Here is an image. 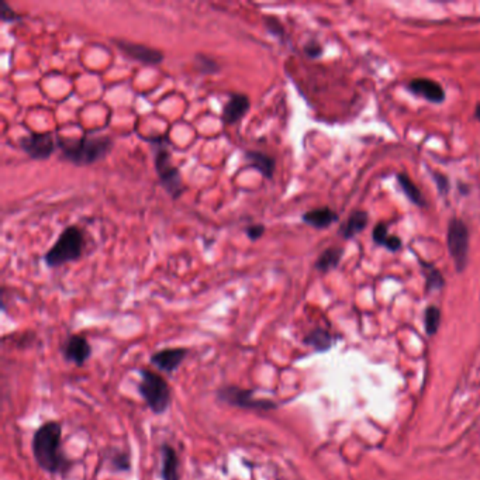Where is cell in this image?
<instances>
[{
  "instance_id": "6da1fadb",
  "label": "cell",
  "mask_w": 480,
  "mask_h": 480,
  "mask_svg": "<svg viewBox=\"0 0 480 480\" xmlns=\"http://www.w3.org/2000/svg\"><path fill=\"white\" fill-rule=\"evenodd\" d=\"M33 455L38 466L48 473H65L71 462L62 452V425L48 421L39 427L33 436Z\"/></svg>"
},
{
  "instance_id": "7a4b0ae2",
  "label": "cell",
  "mask_w": 480,
  "mask_h": 480,
  "mask_svg": "<svg viewBox=\"0 0 480 480\" xmlns=\"http://www.w3.org/2000/svg\"><path fill=\"white\" fill-rule=\"evenodd\" d=\"M57 148L62 159L75 167H88L96 164L107 156L113 148V140L107 136L81 138H65L57 136Z\"/></svg>"
},
{
  "instance_id": "3957f363",
  "label": "cell",
  "mask_w": 480,
  "mask_h": 480,
  "mask_svg": "<svg viewBox=\"0 0 480 480\" xmlns=\"http://www.w3.org/2000/svg\"><path fill=\"white\" fill-rule=\"evenodd\" d=\"M148 141L152 144L151 148L154 152V165L158 174L159 185L165 189V192L174 200L179 199L185 187H183L182 175L172 163V155L168 149V142H169L168 136L148 138Z\"/></svg>"
},
{
  "instance_id": "277c9868",
  "label": "cell",
  "mask_w": 480,
  "mask_h": 480,
  "mask_svg": "<svg viewBox=\"0 0 480 480\" xmlns=\"http://www.w3.org/2000/svg\"><path fill=\"white\" fill-rule=\"evenodd\" d=\"M85 239L82 231L77 227L65 228L55 244L44 255V262L50 268H58L68 262L77 261L82 257Z\"/></svg>"
},
{
  "instance_id": "5b68a950",
  "label": "cell",
  "mask_w": 480,
  "mask_h": 480,
  "mask_svg": "<svg viewBox=\"0 0 480 480\" xmlns=\"http://www.w3.org/2000/svg\"><path fill=\"white\" fill-rule=\"evenodd\" d=\"M138 391L154 414H164L171 406V387L168 382L149 369H141Z\"/></svg>"
},
{
  "instance_id": "8992f818",
  "label": "cell",
  "mask_w": 480,
  "mask_h": 480,
  "mask_svg": "<svg viewBox=\"0 0 480 480\" xmlns=\"http://www.w3.org/2000/svg\"><path fill=\"white\" fill-rule=\"evenodd\" d=\"M219 400L232 407L244 409V410H257V412H270L277 407L276 403L268 398H257L255 390L243 389L238 386H223L217 391Z\"/></svg>"
},
{
  "instance_id": "52a82bcc",
  "label": "cell",
  "mask_w": 480,
  "mask_h": 480,
  "mask_svg": "<svg viewBox=\"0 0 480 480\" xmlns=\"http://www.w3.org/2000/svg\"><path fill=\"white\" fill-rule=\"evenodd\" d=\"M448 251L455 262L458 272H463L468 265L469 255V230L461 219H452L448 224L447 234Z\"/></svg>"
},
{
  "instance_id": "ba28073f",
  "label": "cell",
  "mask_w": 480,
  "mask_h": 480,
  "mask_svg": "<svg viewBox=\"0 0 480 480\" xmlns=\"http://www.w3.org/2000/svg\"><path fill=\"white\" fill-rule=\"evenodd\" d=\"M20 147L34 161H44L58 149L57 136L53 133H31L20 140Z\"/></svg>"
},
{
  "instance_id": "9c48e42d",
  "label": "cell",
  "mask_w": 480,
  "mask_h": 480,
  "mask_svg": "<svg viewBox=\"0 0 480 480\" xmlns=\"http://www.w3.org/2000/svg\"><path fill=\"white\" fill-rule=\"evenodd\" d=\"M114 44L129 58L138 61L142 65L154 66V65H159L164 61V54L159 50H155L142 44L130 43V41H126V39H114Z\"/></svg>"
},
{
  "instance_id": "30bf717a",
  "label": "cell",
  "mask_w": 480,
  "mask_h": 480,
  "mask_svg": "<svg viewBox=\"0 0 480 480\" xmlns=\"http://www.w3.org/2000/svg\"><path fill=\"white\" fill-rule=\"evenodd\" d=\"M62 352L68 362L75 364L76 367H82L92 355V347L84 335L75 334L65 341Z\"/></svg>"
},
{
  "instance_id": "8fae6325",
  "label": "cell",
  "mask_w": 480,
  "mask_h": 480,
  "mask_svg": "<svg viewBox=\"0 0 480 480\" xmlns=\"http://www.w3.org/2000/svg\"><path fill=\"white\" fill-rule=\"evenodd\" d=\"M187 352L189 351L186 348H167L163 351H158L151 356V364L156 367L159 371L174 373L185 361Z\"/></svg>"
},
{
  "instance_id": "7c38bea8",
  "label": "cell",
  "mask_w": 480,
  "mask_h": 480,
  "mask_svg": "<svg viewBox=\"0 0 480 480\" xmlns=\"http://www.w3.org/2000/svg\"><path fill=\"white\" fill-rule=\"evenodd\" d=\"M250 107H251V102L247 95L232 93L223 109V114H221L223 124L232 126L238 123L239 120L246 117Z\"/></svg>"
},
{
  "instance_id": "4fadbf2b",
  "label": "cell",
  "mask_w": 480,
  "mask_h": 480,
  "mask_svg": "<svg viewBox=\"0 0 480 480\" xmlns=\"http://www.w3.org/2000/svg\"><path fill=\"white\" fill-rule=\"evenodd\" d=\"M409 89L412 93L418 95L432 103H441L445 99V92L443 86L427 77L413 79V81L409 84Z\"/></svg>"
},
{
  "instance_id": "5bb4252c",
  "label": "cell",
  "mask_w": 480,
  "mask_h": 480,
  "mask_svg": "<svg viewBox=\"0 0 480 480\" xmlns=\"http://www.w3.org/2000/svg\"><path fill=\"white\" fill-rule=\"evenodd\" d=\"M161 470L159 476L163 480H181L179 473V456L176 451L169 444H163L161 450Z\"/></svg>"
},
{
  "instance_id": "9a60e30c",
  "label": "cell",
  "mask_w": 480,
  "mask_h": 480,
  "mask_svg": "<svg viewBox=\"0 0 480 480\" xmlns=\"http://www.w3.org/2000/svg\"><path fill=\"white\" fill-rule=\"evenodd\" d=\"M247 163H250V167L259 171L261 175L266 179H272L276 169V161L268 154H264L261 151H247L246 152Z\"/></svg>"
},
{
  "instance_id": "2e32d148",
  "label": "cell",
  "mask_w": 480,
  "mask_h": 480,
  "mask_svg": "<svg viewBox=\"0 0 480 480\" xmlns=\"http://www.w3.org/2000/svg\"><path fill=\"white\" fill-rule=\"evenodd\" d=\"M302 219L306 224H308L314 228L322 230V228H327L333 223H335L338 220V216L330 207H320V209L306 212Z\"/></svg>"
},
{
  "instance_id": "e0dca14e",
  "label": "cell",
  "mask_w": 480,
  "mask_h": 480,
  "mask_svg": "<svg viewBox=\"0 0 480 480\" xmlns=\"http://www.w3.org/2000/svg\"><path fill=\"white\" fill-rule=\"evenodd\" d=\"M368 213L367 212H355L351 214V217L348 219V221L344 224V227L341 228V234L345 239H349L352 237H355L356 234H359L361 231H364V228L368 224Z\"/></svg>"
},
{
  "instance_id": "ac0fdd59",
  "label": "cell",
  "mask_w": 480,
  "mask_h": 480,
  "mask_svg": "<svg viewBox=\"0 0 480 480\" xmlns=\"http://www.w3.org/2000/svg\"><path fill=\"white\" fill-rule=\"evenodd\" d=\"M344 251L341 248H329L326 250L322 255L318 257L317 262H315V269L320 272H330L333 269H335L341 261Z\"/></svg>"
},
{
  "instance_id": "d6986e66",
  "label": "cell",
  "mask_w": 480,
  "mask_h": 480,
  "mask_svg": "<svg viewBox=\"0 0 480 480\" xmlns=\"http://www.w3.org/2000/svg\"><path fill=\"white\" fill-rule=\"evenodd\" d=\"M397 182L400 185V187L403 189L405 194L410 199V202L417 205V206H425V200L421 194V192L418 190V187L414 185V182L406 175V174H398L397 175Z\"/></svg>"
},
{
  "instance_id": "ffe728a7",
  "label": "cell",
  "mask_w": 480,
  "mask_h": 480,
  "mask_svg": "<svg viewBox=\"0 0 480 480\" xmlns=\"http://www.w3.org/2000/svg\"><path fill=\"white\" fill-rule=\"evenodd\" d=\"M304 342L307 345H311L314 347L317 351H324L327 348L331 347V342H333V338L331 335L324 331V330H314L311 331L306 338H304Z\"/></svg>"
},
{
  "instance_id": "44dd1931",
  "label": "cell",
  "mask_w": 480,
  "mask_h": 480,
  "mask_svg": "<svg viewBox=\"0 0 480 480\" xmlns=\"http://www.w3.org/2000/svg\"><path fill=\"white\" fill-rule=\"evenodd\" d=\"M421 265L425 269V281H427V290H439L445 285L444 277L436 268H434L430 264L421 262Z\"/></svg>"
},
{
  "instance_id": "7402d4cb",
  "label": "cell",
  "mask_w": 480,
  "mask_h": 480,
  "mask_svg": "<svg viewBox=\"0 0 480 480\" xmlns=\"http://www.w3.org/2000/svg\"><path fill=\"white\" fill-rule=\"evenodd\" d=\"M110 466L114 472H129L131 469V458L124 451H113L109 456Z\"/></svg>"
},
{
  "instance_id": "603a6c76",
  "label": "cell",
  "mask_w": 480,
  "mask_h": 480,
  "mask_svg": "<svg viewBox=\"0 0 480 480\" xmlns=\"http://www.w3.org/2000/svg\"><path fill=\"white\" fill-rule=\"evenodd\" d=\"M439 323H441V311H439V308L435 306L427 307V310L424 313V324H425V330L430 335L436 333Z\"/></svg>"
},
{
  "instance_id": "cb8c5ba5",
  "label": "cell",
  "mask_w": 480,
  "mask_h": 480,
  "mask_svg": "<svg viewBox=\"0 0 480 480\" xmlns=\"http://www.w3.org/2000/svg\"><path fill=\"white\" fill-rule=\"evenodd\" d=\"M194 64L196 68L203 73H217L220 71V65L207 55H196Z\"/></svg>"
},
{
  "instance_id": "d4e9b609",
  "label": "cell",
  "mask_w": 480,
  "mask_h": 480,
  "mask_svg": "<svg viewBox=\"0 0 480 480\" xmlns=\"http://www.w3.org/2000/svg\"><path fill=\"white\" fill-rule=\"evenodd\" d=\"M265 27H266L269 34H272L273 37L279 38V39H281V41H285V35H286L285 27L282 26V23L279 21L276 17L266 16L265 17Z\"/></svg>"
},
{
  "instance_id": "484cf974",
  "label": "cell",
  "mask_w": 480,
  "mask_h": 480,
  "mask_svg": "<svg viewBox=\"0 0 480 480\" xmlns=\"http://www.w3.org/2000/svg\"><path fill=\"white\" fill-rule=\"evenodd\" d=\"M0 20L5 23H13L17 20H21V16L17 15L6 2V0H0Z\"/></svg>"
},
{
  "instance_id": "4316f807",
  "label": "cell",
  "mask_w": 480,
  "mask_h": 480,
  "mask_svg": "<svg viewBox=\"0 0 480 480\" xmlns=\"http://www.w3.org/2000/svg\"><path fill=\"white\" fill-rule=\"evenodd\" d=\"M389 237L390 235L387 234V227L383 223H380V224H378L375 227V230H373V239H375V243L378 246H385L386 241L389 239Z\"/></svg>"
},
{
  "instance_id": "83f0119b",
  "label": "cell",
  "mask_w": 480,
  "mask_h": 480,
  "mask_svg": "<svg viewBox=\"0 0 480 480\" xmlns=\"http://www.w3.org/2000/svg\"><path fill=\"white\" fill-rule=\"evenodd\" d=\"M246 234L250 241H257L265 234V225L264 224H252L246 228Z\"/></svg>"
},
{
  "instance_id": "f1b7e54d",
  "label": "cell",
  "mask_w": 480,
  "mask_h": 480,
  "mask_svg": "<svg viewBox=\"0 0 480 480\" xmlns=\"http://www.w3.org/2000/svg\"><path fill=\"white\" fill-rule=\"evenodd\" d=\"M432 176L435 179L438 190L441 192V194H447L450 192V181H448V178L445 175H443V174H438V172H434Z\"/></svg>"
},
{
  "instance_id": "f546056e",
  "label": "cell",
  "mask_w": 480,
  "mask_h": 480,
  "mask_svg": "<svg viewBox=\"0 0 480 480\" xmlns=\"http://www.w3.org/2000/svg\"><path fill=\"white\" fill-rule=\"evenodd\" d=\"M304 53L307 57L310 58H318L320 55L323 54V48L320 44H317L315 41H310L304 46Z\"/></svg>"
},
{
  "instance_id": "4dcf8cb0",
  "label": "cell",
  "mask_w": 480,
  "mask_h": 480,
  "mask_svg": "<svg viewBox=\"0 0 480 480\" xmlns=\"http://www.w3.org/2000/svg\"><path fill=\"white\" fill-rule=\"evenodd\" d=\"M385 247H386L389 251L396 252V251H398L400 248H402V239H398V238L394 237V235H390L389 239L386 241V244H385Z\"/></svg>"
},
{
  "instance_id": "1f68e13d",
  "label": "cell",
  "mask_w": 480,
  "mask_h": 480,
  "mask_svg": "<svg viewBox=\"0 0 480 480\" xmlns=\"http://www.w3.org/2000/svg\"><path fill=\"white\" fill-rule=\"evenodd\" d=\"M474 114H476V118L480 122V103L476 104V110H474Z\"/></svg>"
}]
</instances>
